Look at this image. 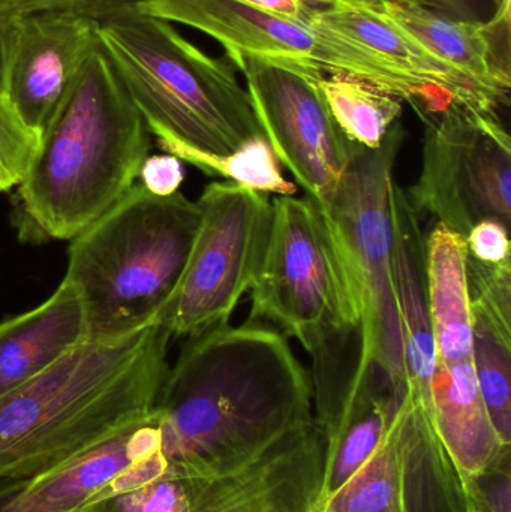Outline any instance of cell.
I'll return each mask as SVG.
<instances>
[{"label": "cell", "mask_w": 511, "mask_h": 512, "mask_svg": "<svg viewBox=\"0 0 511 512\" xmlns=\"http://www.w3.org/2000/svg\"><path fill=\"white\" fill-rule=\"evenodd\" d=\"M309 9H321L327 8V6L333 5V3L339 2V0H302Z\"/></svg>", "instance_id": "34"}, {"label": "cell", "mask_w": 511, "mask_h": 512, "mask_svg": "<svg viewBox=\"0 0 511 512\" xmlns=\"http://www.w3.org/2000/svg\"><path fill=\"white\" fill-rule=\"evenodd\" d=\"M150 135L98 42L17 186L12 224L21 242L71 240L104 215L135 185Z\"/></svg>", "instance_id": "2"}, {"label": "cell", "mask_w": 511, "mask_h": 512, "mask_svg": "<svg viewBox=\"0 0 511 512\" xmlns=\"http://www.w3.org/2000/svg\"><path fill=\"white\" fill-rule=\"evenodd\" d=\"M392 2L416 3V5H422L420 0H392Z\"/></svg>", "instance_id": "35"}, {"label": "cell", "mask_w": 511, "mask_h": 512, "mask_svg": "<svg viewBox=\"0 0 511 512\" xmlns=\"http://www.w3.org/2000/svg\"><path fill=\"white\" fill-rule=\"evenodd\" d=\"M315 84L330 116L356 146L378 149L401 122L404 104L371 84L339 74L323 75Z\"/></svg>", "instance_id": "23"}, {"label": "cell", "mask_w": 511, "mask_h": 512, "mask_svg": "<svg viewBox=\"0 0 511 512\" xmlns=\"http://www.w3.org/2000/svg\"><path fill=\"white\" fill-rule=\"evenodd\" d=\"M312 378L287 337L260 322L186 337L156 400L171 471L216 480L312 423Z\"/></svg>", "instance_id": "1"}, {"label": "cell", "mask_w": 511, "mask_h": 512, "mask_svg": "<svg viewBox=\"0 0 511 512\" xmlns=\"http://www.w3.org/2000/svg\"><path fill=\"white\" fill-rule=\"evenodd\" d=\"M423 123L422 171L405 191L414 212L464 240L488 219L510 228L511 141L498 113L452 105Z\"/></svg>", "instance_id": "11"}, {"label": "cell", "mask_w": 511, "mask_h": 512, "mask_svg": "<svg viewBox=\"0 0 511 512\" xmlns=\"http://www.w3.org/2000/svg\"><path fill=\"white\" fill-rule=\"evenodd\" d=\"M404 140L399 122L378 149L354 146L335 197L323 210L359 304L357 367L350 393L365 379L381 375L402 399L407 397V382L393 274L390 192Z\"/></svg>", "instance_id": "7"}, {"label": "cell", "mask_w": 511, "mask_h": 512, "mask_svg": "<svg viewBox=\"0 0 511 512\" xmlns=\"http://www.w3.org/2000/svg\"><path fill=\"white\" fill-rule=\"evenodd\" d=\"M162 453L155 408L143 420L39 474L0 480V512H83L144 481L141 463Z\"/></svg>", "instance_id": "13"}, {"label": "cell", "mask_w": 511, "mask_h": 512, "mask_svg": "<svg viewBox=\"0 0 511 512\" xmlns=\"http://www.w3.org/2000/svg\"><path fill=\"white\" fill-rule=\"evenodd\" d=\"M510 228L488 219L471 228L465 237L467 255L485 264H503L511 261Z\"/></svg>", "instance_id": "30"}, {"label": "cell", "mask_w": 511, "mask_h": 512, "mask_svg": "<svg viewBox=\"0 0 511 512\" xmlns=\"http://www.w3.org/2000/svg\"><path fill=\"white\" fill-rule=\"evenodd\" d=\"M144 14L192 27L227 51L234 68L257 60L306 75L323 77L315 62V42L306 21L269 14L239 0H138Z\"/></svg>", "instance_id": "16"}, {"label": "cell", "mask_w": 511, "mask_h": 512, "mask_svg": "<svg viewBox=\"0 0 511 512\" xmlns=\"http://www.w3.org/2000/svg\"><path fill=\"white\" fill-rule=\"evenodd\" d=\"M41 137V132L27 125L6 90L0 87V194L23 182Z\"/></svg>", "instance_id": "27"}, {"label": "cell", "mask_w": 511, "mask_h": 512, "mask_svg": "<svg viewBox=\"0 0 511 512\" xmlns=\"http://www.w3.org/2000/svg\"><path fill=\"white\" fill-rule=\"evenodd\" d=\"M392 259L401 318L407 396L419 402L432 418L431 384L435 345L429 307L426 237L407 192L393 182ZM434 423V421H432Z\"/></svg>", "instance_id": "18"}, {"label": "cell", "mask_w": 511, "mask_h": 512, "mask_svg": "<svg viewBox=\"0 0 511 512\" xmlns=\"http://www.w3.org/2000/svg\"><path fill=\"white\" fill-rule=\"evenodd\" d=\"M197 201L134 185L113 207L69 240L65 279L77 285L87 342L137 333L156 322L176 289L198 228Z\"/></svg>", "instance_id": "5"}, {"label": "cell", "mask_w": 511, "mask_h": 512, "mask_svg": "<svg viewBox=\"0 0 511 512\" xmlns=\"http://www.w3.org/2000/svg\"><path fill=\"white\" fill-rule=\"evenodd\" d=\"M461 481L468 512H511V445Z\"/></svg>", "instance_id": "28"}, {"label": "cell", "mask_w": 511, "mask_h": 512, "mask_svg": "<svg viewBox=\"0 0 511 512\" xmlns=\"http://www.w3.org/2000/svg\"><path fill=\"white\" fill-rule=\"evenodd\" d=\"M96 21L99 47L165 152L188 164L266 138L233 63L204 53L135 2Z\"/></svg>", "instance_id": "4"}, {"label": "cell", "mask_w": 511, "mask_h": 512, "mask_svg": "<svg viewBox=\"0 0 511 512\" xmlns=\"http://www.w3.org/2000/svg\"><path fill=\"white\" fill-rule=\"evenodd\" d=\"M86 342L83 298L63 279L44 303L0 322V399Z\"/></svg>", "instance_id": "20"}, {"label": "cell", "mask_w": 511, "mask_h": 512, "mask_svg": "<svg viewBox=\"0 0 511 512\" xmlns=\"http://www.w3.org/2000/svg\"><path fill=\"white\" fill-rule=\"evenodd\" d=\"M138 0H0V15L36 14V12H75L98 20L117 6Z\"/></svg>", "instance_id": "29"}, {"label": "cell", "mask_w": 511, "mask_h": 512, "mask_svg": "<svg viewBox=\"0 0 511 512\" xmlns=\"http://www.w3.org/2000/svg\"><path fill=\"white\" fill-rule=\"evenodd\" d=\"M306 24L314 36L315 62L324 74L371 84L407 102L423 122L452 105L483 113L501 108L393 23L377 0H339L311 9Z\"/></svg>", "instance_id": "8"}, {"label": "cell", "mask_w": 511, "mask_h": 512, "mask_svg": "<svg viewBox=\"0 0 511 512\" xmlns=\"http://www.w3.org/2000/svg\"><path fill=\"white\" fill-rule=\"evenodd\" d=\"M141 185L158 197H170L179 192L185 179L183 164L179 158L170 155L147 156L140 170Z\"/></svg>", "instance_id": "31"}, {"label": "cell", "mask_w": 511, "mask_h": 512, "mask_svg": "<svg viewBox=\"0 0 511 512\" xmlns=\"http://www.w3.org/2000/svg\"><path fill=\"white\" fill-rule=\"evenodd\" d=\"M468 512V511H467Z\"/></svg>", "instance_id": "37"}, {"label": "cell", "mask_w": 511, "mask_h": 512, "mask_svg": "<svg viewBox=\"0 0 511 512\" xmlns=\"http://www.w3.org/2000/svg\"><path fill=\"white\" fill-rule=\"evenodd\" d=\"M377 3L429 53L476 84L500 107L509 105L510 0L498 6L488 20H461L416 3Z\"/></svg>", "instance_id": "17"}, {"label": "cell", "mask_w": 511, "mask_h": 512, "mask_svg": "<svg viewBox=\"0 0 511 512\" xmlns=\"http://www.w3.org/2000/svg\"><path fill=\"white\" fill-rule=\"evenodd\" d=\"M239 2L269 12V14L296 21L308 20L309 12H311V9L302 0H239Z\"/></svg>", "instance_id": "33"}, {"label": "cell", "mask_w": 511, "mask_h": 512, "mask_svg": "<svg viewBox=\"0 0 511 512\" xmlns=\"http://www.w3.org/2000/svg\"><path fill=\"white\" fill-rule=\"evenodd\" d=\"M314 512H399V436L396 417L368 462Z\"/></svg>", "instance_id": "24"}, {"label": "cell", "mask_w": 511, "mask_h": 512, "mask_svg": "<svg viewBox=\"0 0 511 512\" xmlns=\"http://www.w3.org/2000/svg\"><path fill=\"white\" fill-rule=\"evenodd\" d=\"M188 164L206 176L222 177L225 182L267 195L294 197L299 189L285 179L269 141L263 137L248 141L230 155H198Z\"/></svg>", "instance_id": "25"}, {"label": "cell", "mask_w": 511, "mask_h": 512, "mask_svg": "<svg viewBox=\"0 0 511 512\" xmlns=\"http://www.w3.org/2000/svg\"><path fill=\"white\" fill-rule=\"evenodd\" d=\"M465 277L483 402L498 438L511 445V261L465 256Z\"/></svg>", "instance_id": "19"}, {"label": "cell", "mask_w": 511, "mask_h": 512, "mask_svg": "<svg viewBox=\"0 0 511 512\" xmlns=\"http://www.w3.org/2000/svg\"><path fill=\"white\" fill-rule=\"evenodd\" d=\"M509 2V0H492V3H494L495 9L498 8V6L503 5V3Z\"/></svg>", "instance_id": "36"}, {"label": "cell", "mask_w": 511, "mask_h": 512, "mask_svg": "<svg viewBox=\"0 0 511 512\" xmlns=\"http://www.w3.org/2000/svg\"><path fill=\"white\" fill-rule=\"evenodd\" d=\"M237 69L279 164L293 174L306 197L326 210L356 144L330 116L317 80L257 60H245Z\"/></svg>", "instance_id": "12"}, {"label": "cell", "mask_w": 511, "mask_h": 512, "mask_svg": "<svg viewBox=\"0 0 511 512\" xmlns=\"http://www.w3.org/2000/svg\"><path fill=\"white\" fill-rule=\"evenodd\" d=\"M201 224L182 277L155 324L171 337H192L227 325L252 288L273 222L270 195L213 182L197 200Z\"/></svg>", "instance_id": "9"}, {"label": "cell", "mask_w": 511, "mask_h": 512, "mask_svg": "<svg viewBox=\"0 0 511 512\" xmlns=\"http://www.w3.org/2000/svg\"><path fill=\"white\" fill-rule=\"evenodd\" d=\"M404 399L392 385L372 376L350 394L335 435L327 439L320 499L344 486L375 453L389 432Z\"/></svg>", "instance_id": "22"}, {"label": "cell", "mask_w": 511, "mask_h": 512, "mask_svg": "<svg viewBox=\"0 0 511 512\" xmlns=\"http://www.w3.org/2000/svg\"><path fill=\"white\" fill-rule=\"evenodd\" d=\"M171 334L153 324L86 342L0 399V480L39 474L146 418L167 376Z\"/></svg>", "instance_id": "3"}, {"label": "cell", "mask_w": 511, "mask_h": 512, "mask_svg": "<svg viewBox=\"0 0 511 512\" xmlns=\"http://www.w3.org/2000/svg\"><path fill=\"white\" fill-rule=\"evenodd\" d=\"M266 254L251 288L248 322L294 337L314 360L315 406L335 408L350 391L342 358L359 334V304L329 218L311 198L276 197Z\"/></svg>", "instance_id": "6"}, {"label": "cell", "mask_w": 511, "mask_h": 512, "mask_svg": "<svg viewBox=\"0 0 511 512\" xmlns=\"http://www.w3.org/2000/svg\"><path fill=\"white\" fill-rule=\"evenodd\" d=\"M326 453L327 438L312 421L245 468L204 481L195 512H314Z\"/></svg>", "instance_id": "15"}, {"label": "cell", "mask_w": 511, "mask_h": 512, "mask_svg": "<svg viewBox=\"0 0 511 512\" xmlns=\"http://www.w3.org/2000/svg\"><path fill=\"white\" fill-rule=\"evenodd\" d=\"M98 47V21L75 12L12 18L6 36L5 90L27 125L44 131L66 90Z\"/></svg>", "instance_id": "14"}, {"label": "cell", "mask_w": 511, "mask_h": 512, "mask_svg": "<svg viewBox=\"0 0 511 512\" xmlns=\"http://www.w3.org/2000/svg\"><path fill=\"white\" fill-rule=\"evenodd\" d=\"M426 251L435 345L432 421L464 477L485 468L504 444L492 426L477 378L465 240L437 224L426 237Z\"/></svg>", "instance_id": "10"}, {"label": "cell", "mask_w": 511, "mask_h": 512, "mask_svg": "<svg viewBox=\"0 0 511 512\" xmlns=\"http://www.w3.org/2000/svg\"><path fill=\"white\" fill-rule=\"evenodd\" d=\"M399 436V512H467L461 475L431 415L405 397L396 414Z\"/></svg>", "instance_id": "21"}, {"label": "cell", "mask_w": 511, "mask_h": 512, "mask_svg": "<svg viewBox=\"0 0 511 512\" xmlns=\"http://www.w3.org/2000/svg\"><path fill=\"white\" fill-rule=\"evenodd\" d=\"M204 481L170 469L146 483L107 496L83 512H195Z\"/></svg>", "instance_id": "26"}, {"label": "cell", "mask_w": 511, "mask_h": 512, "mask_svg": "<svg viewBox=\"0 0 511 512\" xmlns=\"http://www.w3.org/2000/svg\"><path fill=\"white\" fill-rule=\"evenodd\" d=\"M422 6L461 20H485L483 0H420Z\"/></svg>", "instance_id": "32"}]
</instances>
